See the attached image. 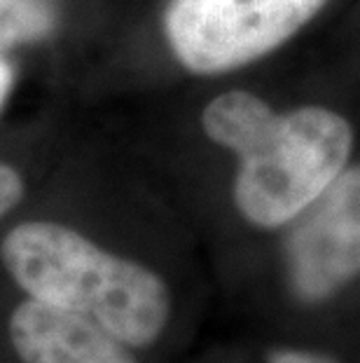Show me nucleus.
<instances>
[{
  "label": "nucleus",
  "instance_id": "7",
  "mask_svg": "<svg viewBox=\"0 0 360 363\" xmlns=\"http://www.w3.org/2000/svg\"><path fill=\"white\" fill-rule=\"evenodd\" d=\"M24 199V181L10 164L0 162V218Z\"/></svg>",
  "mask_w": 360,
  "mask_h": 363
},
{
  "label": "nucleus",
  "instance_id": "5",
  "mask_svg": "<svg viewBox=\"0 0 360 363\" xmlns=\"http://www.w3.org/2000/svg\"><path fill=\"white\" fill-rule=\"evenodd\" d=\"M10 342L21 363H136L129 345L98 323L35 298L12 312Z\"/></svg>",
  "mask_w": 360,
  "mask_h": 363
},
{
  "label": "nucleus",
  "instance_id": "8",
  "mask_svg": "<svg viewBox=\"0 0 360 363\" xmlns=\"http://www.w3.org/2000/svg\"><path fill=\"white\" fill-rule=\"evenodd\" d=\"M267 363H337V361L323 357V354H313V352L281 350V352H272Z\"/></svg>",
  "mask_w": 360,
  "mask_h": 363
},
{
  "label": "nucleus",
  "instance_id": "9",
  "mask_svg": "<svg viewBox=\"0 0 360 363\" xmlns=\"http://www.w3.org/2000/svg\"><path fill=\"white\" fill-rule=\"evenodd\" d=\"M12 80H14V73H12V66L0 57V108H3L7 94H10V87H12Z\"/></svg>",
  "mask_w": 360,
  "mask_h": 363
},
{
  "label": "nucleus",
  "instance_id": "4",
  "mask_svg": "<svg viewBox=\"0 0 360 363\" xmlns=\"http://www.w3.org/2000/svg\"><path fill=\"white\" fill-rule=\"evenodd\" d=\"M295 220L286 244L290 286L318 303L360 274V167L344 169Z\"/></svg>",
  "mask_w": 360,
  "mask_h": 363
},
{
  "label": "nucleus",
  "instance_id": "2",
  "mask_svg": "<svg viewBox=\"0 0 360 363\" xmlns=\"http://www.w3.org/2000/svg\"><path fill=\"white\" fill-rule=\"evenodd\" d=\"M0 258L28 298L80 314L129 347L155 342L168 323L171 296L155 272L61 223H21L5 235Z\"/></svg>",
  "mask_w": 360,
  "mask_h": 363
},
{
  "label": "nucleus",
  "instance_id": "1",
  "mask_svg": "<svg viewBox=\"0 0 360 363\" xmlns=\"http://www.w3.org/2000/svg\"><path fill=\"white\" fill-rule=\"evenodd\" d=\"M206 136L241 160L234 202L257 228H283L323 195L354 150V127L323 106L290 113L250 91L232 89L204 108Z\"/></svg>",
  "mask_w": 360,
  "mask_h": 363
},
{
  "label": "nucleus",
  "instance_id": "3",
  "mask_svg": "<svg viewBox=\"0 0 360 363\" xmlns=\"http://www.w3.org/2000/svg\"><path fill=\"white\" fill-rule=\"evenodd\" d=\"M327 0H171L164 14L173 57L197 75L241 68L281 48Z\"/></svg>",
  "mask_w": 360,
  "mask_h": 363
},
{
  "label": "nucleus",
  "instance_id": "6",
  "mask_svg": "<svg viewBox=\"0 0 360 363\" xmlns=\"http://www.w3.org/2000/svg\"><path fill=\"white\" fill-rule=\"evenodd\" d=\"M54 26L50 0H0V48L30 43Z\"/></svg>",
  "mask_w": 360,
  "mask_h": 363
}]
</instances>
